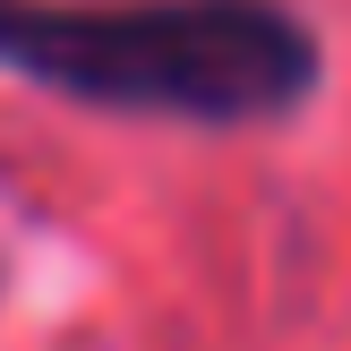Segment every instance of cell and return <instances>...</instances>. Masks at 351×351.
<instances>
[{"label":"cell","mask_w":351,"mask_h":351,"mask_svg":"<svg viewBox=\"0 0 351 351\" xmlns=\"http://www.w3.org/2000/svg\"><path fill=\"white\" fill-rule=\"evenodd\" d=\"M0 69L95 112L249 129L317 95L326 51L283 0H0Z\"/></svg>","instance_id":"obj_1"}]
</instances>
